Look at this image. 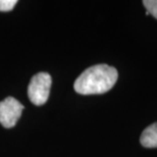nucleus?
I'll return each mask as SVG.
<instances>
[{
	"mask_svg": "<svg viewBox=\"0 0 157 157\" xmlns=\"http://www.w3.org/2000/svg\"><path fill=\"white\" fill-rule=\"evenodd\" d=\"M117 68L108 64H96L83 71L74 84V89L82 95L103 94L112 89L117 81Z\"/></svg>",
	"mask_w": 157,
	"mask_h": 157,
	"instance_id": "f257e3e1",
	"label": "nucleus"
},
{
	"mask_svg": "<svg viewBox=\"0 0 157 157\" xmlns=\"http://www.w3.org/2000/svg\"><path fill=\"white\" fill-rule=\"evenodd\" d=\"M52 78L48 73H39L35 75L28 87L29 99L37 106L45 104L49 98Z\"/></svg>",
	"mask_w": 157,
	"mask_h": 157,
	"instance_id": "f03ea898",
	"label": "nucleus"
},
{
	"mask_svg": "<svg viewBox=\"0 0 157 157\" xmlns=\"http://www.w3.org/2000/svg\"><path fill=\"white\" fill-rule=\"evenodd\" d=\"M24 110V105L13 97H7L0 102V124L6 128L17 124Z\"/></svg>",
	"mask_w": 157,
	"mask_h": 157,
	"instance_id": "7ed1b4c3",
	"label": "nucleus"
},
{
	"mask_svg": "<svg viewBox=\"0 0 157 157\" xmlns=\"http://www.w3.org/2000/svg\"><path fill=\"white\" fill-rule=\"evenodd\" d=\"M140 143L146 148H157V122L148 125L140 137Z\"/></svg>",
	"mask_w": 157,
	"mask_h": 157,
	"instance_id": "20e7f679",
	"label": "nucleus"
},
{
	"mask_svg": "<svg viewBox=\"0 0 157 157\" xmlns=\"http://www.w3.org/2000/svg\"><path fill=\"white\" fill-rule=\"evenodd\" d=\"M143 4L146 7L147 12L157 18V0H144Z\"/></svg>",
	"mask_w": 157,
	"mask_h": 157,
	"instance_id": "39448f33",
	"label": "nucleus"
},
{
	"mask_svg": "<svg viewBox=\"0 0 157 157\" xmlns=\"http://www.w3.org/2000/svg\"><path fill=\"white\" fill-rule=\"evenodd\" d=\"M17 3V0H0V11H10Z\"/></svg>",
	"mask_w": 157,
	"mask_h": 157,
	"instance_id": "423d86ee",
	"label": "nucleus"
}]
</instances>
